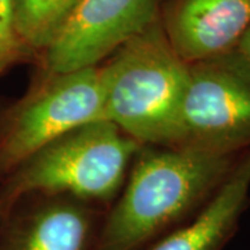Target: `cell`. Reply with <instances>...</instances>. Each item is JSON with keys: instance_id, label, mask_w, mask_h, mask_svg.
Wrapping results in <instances>:
<instances>
[{"instance_id": "6da1fadb", "label": "cell", "mask_w": 250, "mask_h": 250, "mask_svg": "<svg viewBox=\"0 0 250 250\" xmlns=\"http://www.w3.org/2000/svg\"><path fill=\"white\" fill-rule=\"evenodd\" d=\"M239 157L142 146L106 210L93 250H145L196 214Z\"/></svg>"}, {"instance_id": "7a4b0ae2", "label": "cell", "mask_w": 250, "mask_h": 250, "mask_svg": "<svg viewBox=\"0 0 250 250\" xmlns=\"http://www.w3.org/2000/svg\"><path fill=\"white\" fill-rule=\"evenodd\" d=\"M142 146L104 120L74 128L0 179V221L32 196H68L108 208Z\"/></svg>"}, {"instance_id": "3957f363", "label": "cell", "mask_w": 250, "mask_h": 250, "mask_svg": "<svg viewBox=\"0 0 250 250\" xmlns=\"http://www.w3.org/2000/svg\"><path fill=\"white\" fill-rule=\"evenodd\" d=\"M103 120L143 146L177 147L188 64L174 52L159 18L102 62Z\"/></svg>"}, {"instance_id": "277c9868", "label": "cell", "mask_w": 250, "mask_h": 250, "mask_svg": "<svg viewBox=\"0 0 250 250\" xmlns=\"http://www.w3.org/2000/svg\"><path fill=\"white\" fill-rule=\"evenodd\" d=\"M102 64L70 72L38 67L22 98L0 114V179L56 138L103 120Z\"/></svg>"}, {"instance_id": "5b68a950", "label": "cell", "mask_w": 250, "mask_h": 250, "mask_svg": "<svg viewBox=\"0 0 250 250\" xmlns=\"http://www.w3.org/2000/svg\"><path fill=\"white\" fill-rule=\"evenodd\" d=\"M177 147L215 156L250 150V64L236 50L188 64Z\"/></svg>"}, {"instance_id": "8992f818", "label": "cell", "mask_w": 250, "mask_h": 250, "mask_svg": "<svg viewBox=\"0 0 250 250\" xmlns=\"http://www.w3.org/2000/svg\"><path fill=\"white\" fill-rule=\"evenodd\" d=\"M161 0H82L36 65L70 72L100 65L159 18Z\"/></svg>"}, {"instance_id": "52a82bcc", "label": "cell", "mask_w": 250, "mask_h": 250, "mask_svg": "<svg viewBox=\"0 0 250 250\" xmlns=\"http://www.w3.org/2000/svg\"><path fill=\"white\" fill-rule=\"evenodd\" d=\"M106 207L68 196H32L0 221V250H93Z\"/></svg>"}, {"instance_id": "ba28073f", "label": "cell", "mask_w": 250, "mask_h": 250, "mask_svg": "<svg viewBox=\"0 0 250 250\" xmlns=\"http://www.w3.org/2000/svg\"><path fill=\"white\" fill-rule=\"evenodd\" d=\"M159 21L182 62H205L236 49L250 27V0H161Z\"/></svg>"}, {"instance_id": "9c48e42d", "label": "cell", "mask_w": 250, "mask_h": 250, "mask_svg": "<svg viewBox=\"0 0 250 250\" xmlns=\"http://www.w3.org/2000/svg\"><path fill=\"white\" fill-rule=\"evenodd\" d=\"M249 192L250 150H248L196 214L145 250H223L238 228L249 200Z\"/></svg>"}, {"instance_id": "30bf717a", "label": "cell", "mask_w": 250, "mask_h": 250, "mask_svg": "<svg viewBox=\"0 0 250 250\" xmlns=\"http://www.w3.org/2000/svg\"><path fill=\"white\" fill-rule=\"evenodd\" d=\"M82 0H16V25L35 62Z\"/></svg>"}, {"instance_id": "8fae6325", "label": "cell", "mask_w": 250, "mask_h": 250, "mask_svg": "<svg viewBox=\"0 0 250 250\" xmlns=\"http://www.w3.org/2000/svg\"><path fill=\"white\" fill-rule=\"evenodd\" d=\"M25 62H35V56L18 35L16 0H0V75Z\"/></svg>"}, {"instance_id": "7c38bea8", "label": "cell", "mask_w": 250, "mask_h": 250, "mask_svg": "<svg viewBox=\"0 0 250 250\" xmlns=\"http://www.w3.org/2000/svg\"><path fill=\"white\" fill-rule=\"evenodd\" d=\"M235 50L250 64V27L243 34V36H242V39L239 41V43H238Z\"/></svg>"}]
</instances>
